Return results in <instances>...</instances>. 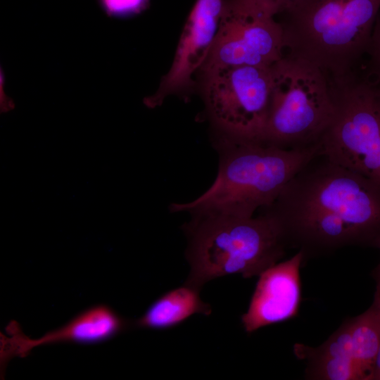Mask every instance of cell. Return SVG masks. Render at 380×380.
I'll return each mask as SVG.
<instances>
[{"label":"cell","instance_id":"6da1fadb","mask_svg":"<svg viewBox=\"0 0 380 380\" xmlns=\"http://www.w3.org/2000/svg\"><path fill=\"white\" fill-rule=\"evenodd\" d=\"M263 210L304 259L346 246H380V187L320 152Z\"/></svg>","mask_w":380,"mask_h":380},{"label":"cell","instance_id":"d6986e66","mask_svg":"<svg viewBox=\"0 0 380 380\" xmlns=\"http://www.w3.org/2000/svg\"><path fill=\"white\" fill-rule=\"evenodd\" d=\"M380 249V246L379 247ZM376 281V289L380 291V263L379 266L377 267L376 270H375V275H374Z\"/></svg>","mask_w":380,"mask_h":380},{"label":"cell","instance_id":"ac0fdd59","mask_svg":"<svg viewBox=\"0 0 380 380\" xmlns=\"http://www.w3.org/2000/svg\"><path fill=\"white\" fill-rule=\"evenodd\" d=\"M380 380V348L376 359L372 380Z\"/></svg>","mask_w":380,"mask_h":380},{"label":"cell","instance_id":"52a82bcc","mask_svg":"<svg viewBox=\"0 0 380 380\" xmlns=\"http://www.w3.org/2000/svg\"><path fill=\"white\" fill-rule=\"evenodd\" d=\"M203 76V99L218 137L260 141L271 101V66L220 68Z\"/></svg>","mask_w":380,"mask_h":380},{"label":"cell","instance_id":"30bf717a","mask_svg":"<svg viewBox=\"0 0 380 380\" xmlns=\"http://www.w3.org/2000/svg\"><path fill=\"white\" fill-rule=\"evenodd\" d=\"M107 305H96L80 313L65 325L32 339L27 336L18 324L11 322L1 333V366L6 367L15 357H25L40 346L58 343L91 344L105 341L132 327Z\"/></svg>","mask_w":380,"mask_h":380},{"label":"cell","instance_id":"277c9868","mask_svg":"<svg viewBox=\"0 0 380 380\" xmlns=\"http://www.w3.org/2000/svg\"><path fill=\"white\" fill-rule=\"evenodd\" d=\"M190 272L185 284L198 289L226 275L259 276L283 258L288 248L278 222L258 216H192L182 225Z\"/></svg>","mask_w":380,"mask_h":380},{"label":"cell","instance_id":"ba28073f","mask_svg":"<svg viewBox=\"0 0 380 380\" xmlns=\"http://www.w3.org/2000/svg\"><path fill=\"white\" fill-rule=\"evenodd\" d=\"M281 25L253 0H224L202 75L224 68L271 66L284 56Z\"/></svg>","mask_w":380,"mask_h":380},{"label":"cell","instance_id":"8fae6325","mask_svg":"<svg viewBox=\"0 0 380 380\" xmlns=\"http://www.w3.org/2000/svg\"><path fill=\"white\" fill-rule=\"evenodd\" d=\"M303 260V253L298 251L290 259L276 263L258 276L248 310L241 318L246 332L251 334L297 315Z\"/></svg>","mask_w":380,"mask_h":380},{"label":"cell","instance_id":"5b68a950","mask_svg":"<svg viewBox=\"0 0 380 380\" xmlns=\"http://www.w3.org/2000/svg\"><path fill=\"white\" fill-rule=\"evenodd\" d=\"M271 73L270 113L260 141L283 149L319 144L335 113L329 77L288 54L271 65Z\"/></svg>","mask_w":380,"mask_h":380},{"label":"cell","instance_id":"8992f818","mask_svg":"<svg viewBox=\"0 0 380 380\" xmlns=\"http://www.w3.org/2000/svg\"><path fill=\"white\" fill-rule=\"evenodd\" d=\"M330 83L335 113L320 153L380 187V81L357 71Z\"/></svg>","mask_w":380,"mask_h":380},{"label":"cell","instance_id":"4fadbf2b","mask_svg":"<svg viewBox=\"0 0 380 380\" xmlns=\"http://www.w3.org/2000/svg\"><path fill=\"white\" fill-rule=\"evenodd\" d=\"M210 305L200 297V289L184 284L158 298L132 326L163 330L175 327L195 314L209 315Z\"/></svg>","mask_w":380,"mask_h":380},{"label":"cell","instance_id":"e0dca14e","mask_svg":"<svg viewBox=\"0 0 380 380\" xmlns=\"http://www.w3.org/2000/svg\"><path fill=\"white\" fill-rule=\"evenodd\" d=\"M258 5L273 16L284 14L302 0H253Z\"/></svg>","mask_w":380,"mask_h":380},{"label":"cell","instance_id":"9a60e30c","mask_svg":"<svg viewBox=\"0 0 380 380\" xmlns=\"http://www.w3.org/2000/svg\"><path fill=\"white\" fill-rule=\"evenodd\" d=\"M103 12L109 18L126 19L146 10L150 0H97Z\"/></svg>","mask_w":380,"mask_h":380},{"label":"cell","instance_id":"3957f363","mask_svg":"<svg viewBox=\"0 0 380 380\" xmlns=\"http://www.w3.org/2000/svg\"><path fill=\"white\" fill-rule=\"evenodd\" d=\"M379 9L380 0H302L283 14L284 49L329 80L348 76L367 55Z\"/></svg>","mask_w":380,"mask_h":380},{"label":"cell","instance_id":"7a4b0ae2","mask_svg":"<svg viewBox=\"0 0 380 380\" xmlns=\"http://www.w3.org/2000/svg\"><path fill=\"white\" fill-rule=\"evenodd\" d=\"M217 175L210 186L193 201L172 203L171 213L192 216L253 217L270 205L286 184L320 152V144L283 149L258 141L217 137Z\"/></svg>","mask_w":380,"mask_h":380},{"label":"cell","instance_id":"5bb4252c","mask_svg":"<svg viewBox=\"0 0 380 380\" xmlns=\"http://www.w3.org/2000/svg\"><path fill=\"white\" fill-rule=\"evenodd\" d=\"M353 353L360 380H372L380 348V291L376 289L370 307L350 319Z\"/></svg>","mask_w":380,"mask_h":380},{"label":"cell","instance_id":"7c38bea8","mask_svg":"<svg viewBox=\"0 0 380 380\" xmlns=\"http://www.w3.org/2000/svg\"><path fill=\"white\" fill-rule=\"evenodd\" d=\"M296 357L307 362L305 377L319 380H360L353 357L350 319L322 345L294 346Z\"/></svg>","mask_w":380,"mask_h":380},{"label":"cell","instance_id":"2e32d148","mask_svg":"<svg viewBox=\"0 0 380 380\" xmlns=\"http://www.w3.org/2000/svg\"><path fill=\"white\" fill-rule=\"evenodd\" d=\"M367 57V63L362 72L369 77L380 81V13L374 24Z\"/></svg>","mask_w":380,"mask_h":380},{"label":"cell","instance_id":"9c48e42d","mask_svg":"<svg viewBox=\"0 0 380 380\" xmlns=\"http://www.w3.org/2000/svg\"><path fill=\"white\" fill-rule=\"evenodd\" d=\"M224 0H196L184 27L170 68L155 94L145 97L148 108L160 106L166 97L189 90L193 76L207 59L214 43Z\"/></svg>","mask_w":380,"mask_h":380}]
</instances>
